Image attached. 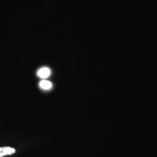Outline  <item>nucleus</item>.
<instances>
[{
	"mask_svg": "<svg viewBox=\"0 0 157 157\" xmlns=\"http://www.w3.org/2000/svg\"><path fill=\"white\" fill-rule=\"evenodd\" d=\"M50 70L48 67H43L38 71L37 75L40 78H47L50 75Z\"/></svg>",
	"mask_w": 157,
	"mask_h": 157,
	"instance_id": "f03ea898",
	"label": "nucleus"
},
{
	"mask_svg": "<svg viewBox=\"0 0 157 157\" xmlns=\"http://www.w3.org/2000/svg\"><path fill=\"white\" fill-rule=\"evenodd\" d=\"M40 87L44 90H49L52 87V83L50 81L43 80L40 82Z\"/></svg>",
	"mask_w": 157,
	"mask_h": 157,
	"instance_id": "7ed1b4c3",
	"label": "nucleus"
},
{
	"mask_svg": "<svg viewBox=\"0 0 157 157\" xmlns=\"http://www.w3.org/2000/svg\"><path fill=\"white\" fill-rule=\"evenodd\" d=\"M16 151L15 149L11 147H0V157L6 155H11Z\"/></svg>",
	"mask_w": 157,
	"mask_h": 157,
	"instance_id": "f257e3e1",
	"label": "nucleus"
}]
</instances>
